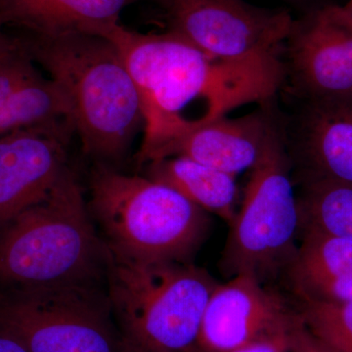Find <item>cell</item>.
<instances>
[{
	"mask_svg": "<svg viewBox=\"0 0 352 352\" xmlns=\"http://www.w3.org/2000/svg\"><path fill=\"white\" fill-rule=\"evenodd\" d=\"M277 126L264 112L236 119L222 117L171 141L148 163L164 157H185L236 177L256 166Z\"/></svg>",
	"mask_w": 352,
	"mask_h": 352,
	"instance_id": "cell-12",
	"label": "cell"
},
{
	"mask_svg": "<svg viewBox=\"0 0 352 352\" xmlns=\"http://www.w3.org/2000/svg\"><path fill=\"white\" fill-rule=\"evenodd\" d=\"M100 36L119 50L140 97L144 135L136 154L139 164L234 109L271 100L286 78L281 55L214 57L175 32L142 34L120 23Z\"/></svg>",
	"mask_w": 352,
	"mask_h": 352,
	"instance_id": "cell-1",
	"label": "cell"
},
{
	"mask_svg": "<svg viewBox=\"0 0 352 352\" xmlns=\"http://www.w3.org/2000/svg\"><path fill=\"white\" fill-rule=\"evenodd\" d=\"M0 331L29 352H129L107 294L95 285L22 288L0 295Z\"/></svg>",
	"mask_w": 352,
	"mask_h": 352,
	"instance_id": "cell-6",
	"label": "cell"
},
{
	"mask_svg": "<svg viewBox=\"0 0 352 352\" xmlns=\"http://www.w3.org/2000/svg\"><path fill=\"white\" fill-rule=\"evenodd\" d=\"M300 228L352 241V185L307 179L298 199Z\"/></svg>",
	"mask_w": 352,
	"mask_h": 352,
	"instance_id": "cell-18",
	"label": "cell"
},
{
	"mask_svg": "<svg viewBox=\"0 0 352 352\" xmlns=\"http://www.w3.org/2000/svg\"><path fill=\"white\" fill-rule=\"evenodd\" d=\"M143 0H0V23L43 36H102L127 7Z\"/></svg>",
	"mask_w": 352,
	"mask_h": 352,
	"instance_id": "cell-15",
	"label": "cell"
},
{
	"mask_svg": "<svg viewBox=\"0 0 352 352\" xmlns=\"http://www.w3.org/2000/svg\"><path fill=\"white\" fill-rule=\"evenodd\" d=\"M69 120L0 135V228L43 200L69 168Z\"/></svg>",
	"mask_w": 352,
	"mask_h": 352,
	"instance_id": "cell-10",
	"label": "cell"
},
{
	"mask_svg": "<svg viewBox=\"0 0 352 352\" xmlns=\"http://www.w3.org/2000/svg\"><path fill=\"white\" fill-rule=\"evenodd\" d=\"M284 53L302 100L352 96V18L344 6L314 7L294 19Z\"/></svg>",
	"mask_w": 352,
	"mask_h": 352,
	"instance_id": "cell-9",
	"label": "cell"
},
{
	"mask_svg": "<svg viewBox=\"0 0 352 352\" xmlns=\"http://www.w3.org/2000/svg\"><path fill=\"white\" fill-rule=\"evenodd\" d=\"M293 327L283 331V332L275 333L270 337L264 338L263 340H256L252 344H245L244 346L226 352H291V335ZM186 352L201 351L191 347Z\"/></svg>",
	"mask_w": 352,
	"mask_h": 352,
	"instance_id": "cell-20",
	"label": "cell"
},
{
	"mask_svg": "<svg viewBox=\"0 0 352 352\" xmlns=\"http://www.w3.org/2000/svg\"><path fill=\"white\" fill-rule=\"evenodd\" d=\"M282 1L289 4V6L296 7V8L302 9L305 12L314 8V7H316L314 6L315 0H282Z\"/></svg>",
	"mask_w": 352,
	"mask_h": 352,
	"instance_id": "cell-24",
	"label": "cell"
},
{
	"mask_svg": "<svg viewBox=\"0 0 352 352\" xmlns=\"http://www.w3.org/2000/svg\"><path fill=\"white\" fill-rule=\"evenodd\" d=\"M62 120L72 122L68 96L18 41L15 50L0 56V135Z\"/></svg>",
	"mask_w": 352,
	"mask_h": 352,
	"instance_id": "cell-14",
	"label": "cell"
},
{
	"mask_svg": "<svg viewBox=\"0 0 352 352\" xmlns=\"http://www.w3.org/2000/svg\"><path fill=\"white\" fill-rule=\"evenodd\" d=\"M147 164V177L168 185L190 201L224 220L235 219L238 188L235 176L222 173L189 157H170Z\"/></svg>",
	"mask_w": 352,
	"mask_h": 352,
	"instance_id": "cell-17",
	"label": "cell"
},
{
	"mask_svg": "<svg viewBox=\"0 0 352 352\" xmlns=\"http://www.w3.org/2000/svg\"><path fill=\"white\" fill-rule=\"evenodd\" d=\"M90 214L116 251L150 261L189 263L210 226L208 212L168 185L96 163Z\"/></svg>",
	"mask_w": 352,
	"mask_h": 352,
	"instance_id": "cell-5",
	"label": "cell"
},
{
	"mask_svg": "<svg viewBox=\"0 0 352 352\" xmlns=\"http://www.w3.org/2000/svg\"><path fill=\"white\" fill-rule=\"evenodd\" d=\"M76 173L0 228V282L17 289L95 285L105 277L106 244L95 231Z\"/></svg>",
	"mask_w": 352,
	"mask_h": 352,
	"instance_id": "cell-3",
	"label": "cell"
},
{
	"mask_svg": "<svg viewBox=\"0 0 352 352\" xmlns=\"http://www.w3.org/2000/svg\"><path fill=\"white\" fill-rule=\"evenodd\" d=\"M18 46V41L15 36L7 34L4 31V27L0 23V56L15 50Z\"/></svg>",
	"mask_w": 352,
	"mask_h": 352,
	"instance_id": "cell-23",
	"label": "cell"
},
{
	"mask_svg": "<svg viewBox=\"0 0 352 352\" xmlns=\"http://www.w3.org/2000/svg\"><path fill=\"white\" fill-rule=\"evenodd\" d=\"M291 352H322L320 342L305 328L300 317L292 330Z\"/></svg>",
	"mask_w": 352,
	"mask_h": 352,
	"instance_id": "cell-21",
	"label": "cell"
},
{
	"mask_svg": "<svg viewBox=\"0 0 352 352\" xmlns=\"http://www.w3.org/2000/svg\"><path fill=\"white\" fill-rule=\"evenodd\" d=\"M105 278L113 317L129 352L189 351L219 284L193 264L132 258L107 244Z\"/></svg>",
	"mask_w": 352,
	"mask_h": 352,
	"instance_id": "cell-4",
	"label": "cell"
},
{
	"mask_svg": "<svg viewBox=\"0 0 352 352\" xmlns=\"http://www.w3.org/2000/svg\"><path fill=\"white\" fill-rule=\"evenodd\" d=\"M344 9H346V12L351 15V17L352 18V0H349V2L346 4V6H344Z\"/></svg>",
	"mask_w": 352,
	"mask_h": 352,
	"instance_id": "cell-25",
	"label": "cell"
},
{
	"mask_svg": "<svg viewBox=\"0 0 352 352\" xmlns=\"http://www.w3.org/2000/svg\"><path fill=\"white\" fill-rule=\"evenodd\" d=\"M168 31L212 56L245 59L282 55L294 18L288 9L264 8L245 0H152Z\"/></svg>",
	"mask_w": 352,
	"mask_h": 352,
	"instance_id": "cell-8",
	"label": "cell"
},
{
	"mask_svg": "<svg viewBox=\"0 0 352 352\" xmlns=\"http://www.w3.org/2000/svg\"><path fill=\"white\" fill-rule=\"evenodd\" d=\"M229 227L221 263L227 274L251 273L261 278L295 256L300 214L279 126L252 168L242 206Z\"/></svg>",
	"mask_w": 352,
	"mask_h": 352,
	"instance_id": "cell-7",
	"label": "cell"
},
{
	"mask_svg": "<svg viewBox=\"0 0 352 352\" xmlns=\"http://www.w3.org/2000/svg\"><path fill=\"white\" fill-rule=\"evenodd\" d=\"M289 276L302 300H352V241L305 231L289 263Z\"/></svg>",
	"mask_w": 352,
	"mask_h": 352,
	"instance_id": "cell-16",
	"label": "cell"
},
{
	"mask_svg": "<svg viewBox=\"0 0 352 352\" xmlns=\"http://www.w3.org/2000/svg\"><path fill=\"white\" fill-rule=\"evenodd\" d=\"M303 325L317 340L337 352H352V300H302Z\"/></svg>",
	"mask_w": 352,
	"mask_h": 352,
	"instance_id": "cell-19",
	"label": "cell"
},
{
	"mask_svg": "<svg viewBox=\"0 0 352 352\" xmlns=\"http://www.w3.org/2000/svg\"><path fill=\"white\" fill-rule=\"evenodd\" d=\"M15 36L63 88L83 152L96 163L110 166L126 156L144 126V117L138 89L117 47L95 34L43 38L21 32Z\"/></svg>",
	"mask_w": 352,
	"mask_h": 352,
	"instance_id": "cell-2",
	"label": "cell"
},
{
	"mask_svg": "<svg viewBox=\"0 0 352 352\" xmlns=\"http://www.w3.org/2000/svg\"><path fill=\"white\" fill-rule=\"evenodd\" d=\"M292 133L307 179L352 185V96L303 100Z\"/></svg>",
	"mask_w": 352,
	"mask_h": 352,
	"instance_id": "cell-13",
	"label": "cell"
},
{
	"mask_svg": "<svg viewBox=\"0 0 352 352\" xmlns=\"http://www.w3.org/2000/svg\"><path fill=\"white\" fill-rule=\"evenodd\" d=\"M296 317L251 273L217 284L208 298L194 349L226 352L293 327Z\"/></svg>",
	"mask_w": 352,
	"mask_h": 352,
	"instance_id": "cell-11",
	"label": "cell"
},
{
	"mask_svg": "<svg viewBox=\"0 0 352 352\" xmlns=\"http://www.w3.org/2000/svg\"><path fill=\"white\" fill-rule=\"evenodd\" d=\"M0 352H29L25 346L8 333L0 331Z\"/></svg>",
	"mask_w": 352,
	"mask_h": 352,
	"instance_id": "cell-22",
	"label": "cell"
}]
</instances>
